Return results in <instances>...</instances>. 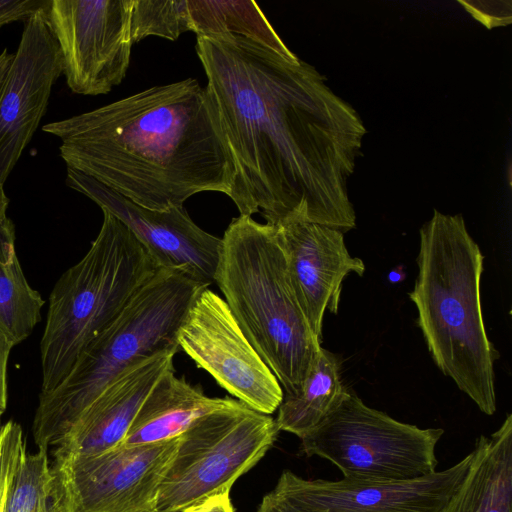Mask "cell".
I'll use <instances>...</instances> for the list:
<instances>
[{
    "instance_id": "7402d4cb",
    "label": "cell",
    "mask_w": 512,
    "mask_h": 512,
    "mask_svg": "<svg viewBox=\"0 0 512 512\" xmlns=\"http://www.w3.org/2000/svg\"><path fill=\"white\" fill-rule=\"evenodd\" d=\"M47 451H23L10 483L5 512H65Z\"/></svg>"
},
{
    "instance_id": "f1b7e54d",
    "label": "cell",
    "mask_w": 512,
    "mask_h": 512,
    "mask_svg": "<svg viewBox=\"0 0 512 512\" xmlns=\"http://www.w3.org/2000/svg\"><path fill=\"white\" fill-rule=\"evenodd\" d=\"M13 57L14 53H10L7 48H4L0 52V83L11 64Z\"/></svg>"
},
{
    "instance_id": "484cf974",
    "label": "cell",
    "mask_w": 512,
    "mask_h": 512,
    "mask_svg": "<svg viewBox=\"0 0 512 512\" xmlns=\"http://www.w3.org/2000/svg\"><path fill=\"white\" fill-rule=\"evenodd\" d=\"M15 345L0 332V408L6 409L8 401L7 369L12 348Z\"/></svg>"
},
{
    "instance_id": "603a6c76",
    "label": "cell",
    "mask_w": 512,
    "mask_h": 512,
    "mask_svg": "<svg viewBox=\"0 0 512 512\" xmlns=\"http://www.w3.org/2000/svg\"><path fill=\"white\" fill-rule=\"evenodd\" d=\"M190 31L186 0H133L131 35L133 43L148 36L171 41Z\"/></svg>"
},
{
    "instance_id": "6da1fadb",
    "label": "cell",
    "mask_w": 512,
    "mask_h": 512,
    "mask_svg": "<svg viewBox=\"0 0 512 512\" xmlns=\"http://www.w3.org/2000/svg\"><path fill=\"white\" fill-rule=\"evenodd\" d=\"M196 52L234 160L229 197L240 215L353 229L347 182L366 133L355 109L313 66L257 41L197 37Z\"/></svg>"
},
{
    "instance_id": "52a82bcc",
    "label": "cell",
    "mask_w": 512,
    "mask_h": 512,
    "mask_svg": "<svg viewBox=\"0 0 512 512\" xmlns=\"http://www.w3.org/2000/svg\"><path fill=\"white\" fill-rule=\"evenodd\" d=\"M441 428L422 429L371 408L351 390L301 439L307 456L330 461L344 478L409 480L436 472Z\"/></svg>"
},
{
    "instance_id": "9a60e30c",
    "label": "cell",
    "mask_w": 512,
    "mask_h": 512,
    "mask_svg": "<svg viewBox=\"0 0 512 512\" xmlns=\"http://www.w3.org/2000/svg\"><path fill=\"white\" fill-rule=\"evenodd\" d=\"M273 226L297 301L322 340L325 311L338 314L343 280L350 273L362 276L365 265L350 255L339 230L305 221Z\"/></svg>"
},
{
    "instance_id": "4dcf8cb0",
    "label": "cell",
    "mask_w": 512,
    "mask_h": 512,
    "mask_svg": "<svg viewBox=\"0 0 512 512\" xmlns=\"http://www.w3.org/2000/svg\"><path fill=\"white\" fill-rule=\"evenodd\" d=\"M401 273L400 271H391L389 273V280L392 282H398L401 279Z\"/></svg>"
},
{
    "instance_id": "30bf717a",
    "label": "cell",
    "mask_w": 512,
    "mask_h": 512,
    "mask_svg": "<svg viewBox=\"0 0 512 512\" xmlns=\"http://www.w3.org/2000/svg\"><path fill=\"white\" fill-rule=\"evenodd\" d=\"M133 0H51L46 17L62 74L79 95L108 94L126 76L133 46Z\"/></svg>"
},
{
    "instance_id": "44dd1931",
    "label": "cell",
    "mask_w": 512,
    "mask_h": 512,
    "mask_svg": "<svg viewBox=\"0 0 512 512\" xmlns=\"http://www.w3.org/2000/svg\"><path fill=\"white\" fill-rule=\"evenodd\" d=\"M190 31L197 37L239 35L285 55L290 51L255 1L186 0Z\"/></svg>"
},
{
    "instance_id": "2e32d148",
    "label": "cell",
    "mask_w": 512,
    "mask_h": 512,
    "mask_svg": "<svg viewBox=\"0 0 512 512\" xmlns=\"http://www.w3.org/2000/svg\"><path fill=\"white\" fill-rule=\"evenodd\" d=\"M176 353L160 352L119 374L54 447L53 456L93 455L119 446L155 384L174 370Z\"/></svg>"
},
{
    "instance_id": "8992f818",
    "label": "cell",
    "mask_w": 512,
    "mask_h": 512,
    "mask_svg": "<svg viewBox=\"0 0 512 512\" xmlns=\"http://www.w3.org/2000/svg\"><path fill=\"white\" fill-rule=\"evenodd\" d=\"M89 250L49 296L40 342V394L56 388L84 350L159 269L129 228L107 211Z\"/></svg>"
},
{
    "instance_id": "9c48e42d",
    "label": "cell",
    "mask_w": 512,
    "mask_h": 512,
    "mask_svg": "<svg viewBox=\"0 0 512 512\" xmlns=\"http://www.w3.org/2000/svg\"><path fill=\"white\" fill-rule=\"evenodd\" d=\"M178 438L119 445L93 455L54 457L65 512H156L161 481Z\"/></svg>"
},
{
    "instance_id": "4316f807",
    "label": "cell",
    "mask_w": 512,
    "mask_h": 512,
    "mask_svg": "<svg viewBox=\"0 0 512 512\" xmlns=\"http://www.w3.org/2000/svg\"><path fill=\"white\" fill-rule=\"evenodd\" d=\"M181 512H234L229 493L210 497Z\"/></svg>"
},
{
    "instance_id": "83f0119b",
    "label": "cell",
    "mask_w": 512,
    "mask_h": 512,
    "mask_svg": "<svg viewBox=\"0 0 512 512\" xmlns=\"http://www.w3.org/2000/svg\"><path fill=\"white\" fill-rule=\"evenodd\" d=\"M257 512H304L297 507L290 504L288 501L283 499L282 497L276 495L273 491L266 494L258 509Z\"/></svg>"
},
{
    "instance_id": "5bb4252c",
    "label": "cell",
    "mask_w": 512,
    "mask_h": 512,
    "mask_svg": "<svg viewBox=\"0 0 512 512\" xmlns=\"http://www.w3.org/2000/svg\"><path fill=\"white\" fill-rule=\"evenodd\" d=\"M47 8L24 22L19 45L0 83V187L38 129L62 74Z\"/></svg>"
},
{
    "instance_id": "ffe728a7",
    "label": "cell",
    "mask_w": 512,
    "mask_h": 512,
    "mask_svg": "<svg viewBox=\"0 0 512 512\" xmlns=\"http://www.w3.org/2000/svg\"><path fill=\"white\" fill-rule=\"evenodd\" d=\"M45 304L28 283L16 251L15 226L7 216L0 222V332L14 345L30 336Z\"/></svg>"
},
{
    "instance_id": "ac0fdd59",
    "label": "cell",
    "mask_w": 512,
    "mask_h": 512,
    "mask_svg": "<svg viewBox=\"0 0 512 512\" xmlns=\"http://www.w3.org/2000/svg\"><path fill=\"white\" fill-rule=\"evenodd\" d=\"M462 482L442 512H512V415L481 435Z\"/></svg>"
},
{
    "instance_id": "7a4b0ae2",
    "label": "cell",
    "mask_w": 512,
    "mask_h": 512,
    "mask_svg": "<svg viewBox=\"0 0 512 512\" xmlns=\"http://www.w3.org/2000/svg\"><path fill=\"white\" fill-rule=\"evenodd\" d=\"M67 168L166 211L201 192L230 196L236 169L218 113L194 78L153 86L43 125Z\"/></svg>"
},
{
    "instance_id": "d4e9b609",
    "label": "cell",
    "mask_w": 512,
    "mask_h": 512,
    "mask_svg": "<svg viewBox=\"0 0 512 512\" xmlns=\"http://www.w3.org/2000/svg\"><path fill=\"white\" fill-rule=\"evenodd\" d=\"M51 0H0V29L18 21H27L46 9Z\"/></svg>"
},
{
    "instance_id": "f546056e",
    "label": "cell",
    "mask_w": 512,
    "mask_h": 512,
    "mask_svg": "<svg viewBox=\"0 0 512 512\" xmlns=\"http://www.w3.org/2000/svg\"><path fill=\"white\" fill-rule=\"evenodd\" d=\"M9 199L3 187H0V222L7 217Z\"/></svg>"
},
{
    "instance_id": "d6986e66",
    "label": "cell",
    "mask_w": 512,
    "mask_h": 512,
    "mask_svg": "<svg viewBox=\"0 0 512 512\" xmlns=\"http://www.w3.org/2000/svg\"><path fill=\"white\" fill-rule=\"evenodd\" d=\"M347 390L341 380L340 358L321 348L300 390L283 395L275 419L279 430L302 439L334 410Z\"/></svg>"
},
{
    "instance_id": "cb8c5ba5",
    "label": "cell",
    "mask_w": 512,
    "mask_h": 512,
    "mask_svg": "<svg viewBox=\"0 0 512 512\" xmlns=\"http://www.w3.org/2000/svg\"><path fill=\"white\" fill-rule=\"evenodd\" d=\"M25 450V440L21 426L8 421L0 428V512H5L10 483Z\"/></svg>"
},
{
    "instance_id": "277c9868",
    "label": "cell",
    "mask_w": 512,
    "mask_h": 512,
    "mask_svg": "<svg viewBox=\"0 0 512 512\" xmlns=\"http://www.w3.org/2000/svg\"><path fill=\"white\" fill-rule=\"evenodd\" d=\"M221 239L215 282L283 395H293L322 347L295 296L275 227L240 215Z\"/></svg>"
},
{
    "instance_id": "1f68e13d",
    "label": "cell",
    "mask_w": 512,
    "mask_h": 512,
    "mask_svg": "<svg viewBox=\"0 0 512 512\" xmlns=\"http://www.w3.org/2000/svg\"><path fill=\"white\" fill-rule=\"evenodd\" d=\"M4 411H5L4 409L0 408V428H1V426H2V424H1V418H2V415H3Z\"/></svg>"
},
{
    "instance_id": "8fae6325",
    "label": "cell",
    "mask_w": 512,
    "mask_h": 512,
    "mask_svg": "<svg viewBox=\"0 0 512 512\" xmlns=\"http://www.w3.org/2000/svg\"><path fill=\"white\" fill-rule=\"evenodd\" d=\"M178 345L199 368L247 407L270 415L283 399L276 376L249 342L225 300L202 289L178 332Z\"/></svg>"
},
{
    "instance_id": "e0dca14e",
    "label": "cell",
    "mask_w": 512,
    "mask_h": 512,
    "mask_svg": "<svg viewBox=\"0 0 512 512\" xmlns=\"http://www.w3.org/2000/svg\"><path fill=\"white\" fill-rule=\"evenodd\" d=\"M230 397H209L174 370L155 384L135 416L120 445H144L178 438L201 417L235 406Z\"/></svg>"
},
{
    "instance_id": "ba28073f",
    "label": "cell",
    "mask_w": 512,
    "mask_h": 512,
    "mask_svg": "<svg viewBox=\"0 0 512 512\" xmlns=\"http://www.w3.org/2000/svg\"><path fill=\"white\" fill-rule=\"evenodd\" d=\"M275 419L242 402L198 419L178 437L161 481L156 512H181L210 497L230 493L275 442Z\"/></svg>"
},
{
    "instance_id": "5b68a950",
    "label": "cell",
    "mask_w": 512,
    "mask_h": 512,
    "mask_svg": "<svg viewBox=\"0 0 512 512\" xmlns=\"http://www.w3.org/2000/svg\"><path fill=\"white\" fill-rule=\"evenodd\" d=\"M206 287L179 271L159 268L84 350L65 379L52 391L39 394L32 424L37 447L57 446L129 366L163 351L178 352V332Z\"/></svg>"
},
{
    "instance_id": "3957f363",
    "label": "cell",
    "mask_w": 512,
    "mask_h": 512,
    "mask_svg": "<svg viewBox=\"0 0 512 512\" xmlns=\"http://www.w3.org/2000/svg\"><path fill=\"white\" fill-rule=\"evenodd\" d=\"M483 254L462 215L434 210L420 229L418 275L409 293L417 324L441 372L486 415L496 411L494 362L482 314Z\"/></svg>"
},
{
    "instance_id": "4fadbf2b",
    "label": "cell",
    "mask_w": 512,
    "mask_h": 512,
    "mask_svg": "<svg viewBox=\"0 0 512 512\" xmlns=\"http://www.w3.org/2000/svg\"><path fill=\"white\" fill-rule=\"evenodd\" d=\"M66 184L126 225L158 268L179 271L206 286L215 282L222 239L194 223L183 206L166 211L144 208L70 168Z\"/></svg>"
},
{
    "instance_id": "7c38bea8",
    "label": "cell",
    "mask_w": 512,
    "mask_h": 512,
    "mask_svg": "<svg viewBox=\"0 0 512 512\" xmlns=\"http://www.w3.org/2000/svg\"><path fill=\"white\" fill-rule=\"evenodd\" d=\"M471 458L409 480H309L285 470L273 492L304 512H442Z\"/></svg>"
}]
</instances>
